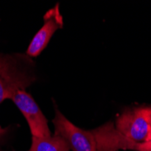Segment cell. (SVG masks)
Returning <instances> with one entry per match:
<instances>
[{"label":"cell","mask_w":151,"mask_h":151,"mask_svg":"<svg viewBox=\"0 0 151 151\" xmlns=\"http://www.w3.org/2000/svg\"><path fill=\"white\" fill-rule=\"evenodd\" d=\"M5 131H6L5 129H2L1 127H0V135H2V134H4V133H5Z\"/></svg>","instance_id":"9"},{"label":"cell","mask_w":151,"mask_h":151,"mask_svg":"<svg viewBox=\"0 0 151 151\" xmlns=\"http://www.w3.org/2000/svg\"><path fill=\"white\" fill-rule=\"evenodd\" d=\"M28 84L8 61L0 58V103Z\"/></svg>","instance_id":"5"},{"label":"cell","mask_w":151,"mask_h":151,"mask_svg":"<svg viewBox=\"0 0 151 151\" xmlns=\"http://www.w3.org/2000/svg\"><path fill=\"white\" fill-rule=\"evenodd\" d=\"M11 99L25 118L33 137L48 138L52 136L45 116L29 93L19 90Z\"/></svg>","instance_id":"3"},{"label":"cell","mask_w":151,"mask_h":151,"mask_svg":"<svg viewBox=\"0 0 151 151\" xmlns=\"http://www.w3.org/2000/svg\"><path fill=\"white\" fill-rule=\"evenodd\" d=\"M29 151H70V147L62 137L57 135L48 138L33 137Z\"/></svg>","instance_id":"6"},{"label":"cell","mask_w":151,"mask_h":151,"mask_svg":"<svg viewBox=\"0 0 151 151\" xmlns=\"http://www.w3.org/2000/svg\"><path fill=\"white\" fill-rule=\"evenodd\" d=\"M0 151H1V150H0Z\"/></svg>","instance_id":"10"},{"label":"cell","mask_w":151,"mask_h":151,"mask_svg":"<svg viewBox=\"0 0 151 151\" xmlns=\"http://www.w3.org/2000/svg\"><path fill=\"white\" fill-rule=\"evenodd\" d=\"M55 134L68 143L73 151H97V143L92 131L75 126L56 109L53 120Z\"/></svg>","instance_id":"1"},{"label":"cell","mask_w":151,"mask_h":151,"mask_svg":"<svg viewBox=\"0 0 151 151\" xmlns=\"http://www.w3.org/2000/svg\"><path fill=\"white\" fill-rule=\"evenodd\" d=\"M147 117H148V125H149V133H148V140H151V107L147 108Z\"/></svg>","instance_id":"8"},{"label":"cell","mask_w":151,"mask_h":151,"mask_svg":"<svg viewBox=\"0 0 151 151\" xmlns=\"http://www.w3.org/2000/svg\"><path fill=\"white\" fill-rule=\"evenodd\" d=\"M45 24L34 36L29 46L27 48L26 53L31 57H36L42 52V51L47 46L50 39L63 24V17L59 10V5L50 9L44 17Z\"/></svg>","instance_id":"4"},{"label":"cell","mask_w":151,"mask_h":151,"mask_svg":"<svg viewBox=\"0 0 151 151\" xmlns=\"http://www.w3.org/2000/svg\"><path fill=\"white\" fill-rule=\"evenodd\" d=\"M115 129L130 142L147 141L149 125L147 108H138L122 113L116 120Z\"/></svg>","instance_id":"2"},{"label":"cell","mask_w":151,"mask_h":151,"mask_svg":"<svg viewBox=\"0 0 151 151\" xmlns=\"http://www.w3.org/2000/svg\"><path fill=\"white\" fill-rule=\"evenodd\" d=\"M125 149H132L136 151H151V140L142 143H133L127 141L125 144Z\"/></svg>","instance_id":"7"}]
</instances>
